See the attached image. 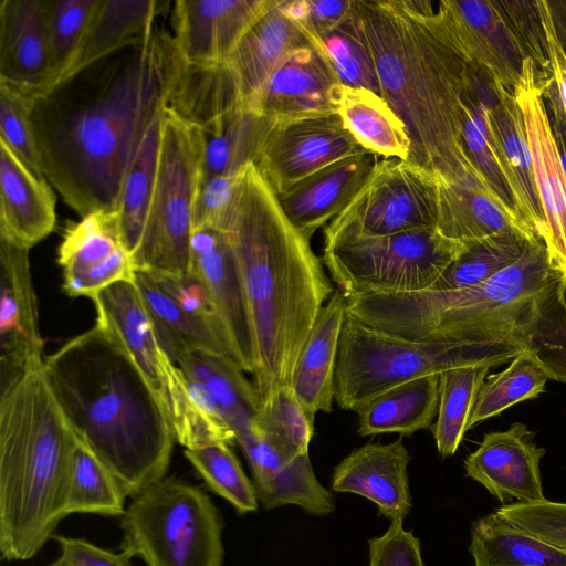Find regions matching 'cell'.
Instances as JSON below:
<instances>
[{"label": "cell", "mask_w": 566, "mask_h": 566, "mask_svg": "<svg viewBox=\"0 0 566 566\" xmlns=\"http://www.w3.org/2000/svg\"><path fill=\"white\" fill-rule=\"evenodd\" d=\"M438 13L469 63L513 92L527 55L497 2L443 0Z\"/></svg>", "instance_id": "18"}, {"label": "cell", "mask_w": 566, "mask_h": 566, "mask_svg": "<svg viewBox=\"0 0 566 566\" xmlns=\"http://www.w3.org/2000/svg\"><path fill=\"white\" fill-rule=\"evenodd\" d=\"M167 6L160 0H97L80 53L64 77L143 36Z\"/></svg>", "instance_id": "35"}, {"label": "cell", "mask_w": 566, "mask_h": 566, "mask_svg": "<svg viewBox=\"0 0 566 566\" xmlns=\"http://www.w3.org/2000/svg\"><path fill=\"white\" fill-rule=\"evenodd\" d=\"M355 8L381 97L406 127L407 161L437 180L488 186L463 140L470 63L432 3L355 0Z\"/></svg>", "instance_id": "2"}, {"label": "cell", "mask_w": 566, "mask_h": 566, "mask_svg": "<svg viewBox=\"0 0 566 566\" xmlns=\"http://www.w3.org/2000/svg\"><path fill=\"white\" fill-rule=\"evenodd\" d=\"M558 295H559V300L563 304V307L565 310V313H566V279H562L560 283H559V286H558Z\"/></svg>", "instance_id": "60"}, {"label": "cell", "mask_w": 566, "mask_h": 566, "mask_svg": "<svg viewBox=\"0 0 566 566\" xmlns=\"http://www.w3.org/2000/svg\"><path fill=\"white\" fill-rule=\"evenodd\" d=\"M164 111L147 130L120 186L118 223L123 243L132 256L138 247L155 187Z\"/></svg>", "instance_id": "38"}, {"label": "cell", "mask_w": 566, "mask_h": 566, "mask_svg": "<svg viewBox=\"0 0 566 566\" xmlns=\"http://www.w3.org/2000/svg\"><path fill=\"white\" fill-rule=\"evenodd\" d=\"M243 171L198 182L192 216L193 230L201 228H213L224 232L229 230Z\"/></svg>", "instance_id": "52"}, {"label": "cell", "mask_w": 566, "mask_h": 566, "mask_svg": "<svg viewBox=\"0 0 566 566\" xmlns=\"http://www.w3.org/2000/svg\"><path fill=\"white\" fill-rule=\"evenodd\" d=\"M227 233L250 310L253 384L263 401L276 388L291 387L300 353L335 289L311 241L286 218L253 163L243 171Z\"/></svg>", "instance_id": "3"}, {"label": "cell", "mask_w": 566, "mask_h": 566, "mask_svg": "<svg viewBox=\"0 0 566 566\" xmlns=\"http://www.w3.org/2000/svg\"><path fill=\"white\" fill-rule=\"evenodd\" d=\"M527 346L515 343H439L408 339L346 312L334 378L339 408L357 412L388 389L409 380L469 366L510 363Z\"/></svg>", "instance_id": "7"}, {"label": "cell", "mask_w": 566, "mask_h": 566, "mask_svg": "<svg viewBox=\"0 0 566 566\" xmlns=\"http://www.w3.org/2000/svg\"><path fill=\"white\" fill-rule=\"evenodd\" d=\"M190 272L197 274L212 298L232 359L254 375L256 346L238 261L228 233L213 228L193 230Z\"/></svg>", "instance_id": "14"}, {"label": "cell", "mask_w": 566, "mask_h": 566, "mask_svg": "<svg viewBox=\"0 0 566 566\" xmlns=\"http://www.w3.org/2000/svg\"><path fill=\"white\" fill-rule=\"evenodd\" d=\"M92 301L95 325L125 349L165 408L169 373L175 363L163 350L134 282L114 283Z\"/></svg>", "instance_id": "22"}, {"label": "cell", "mask_w": 566, "mask_h": 566, "mask_svg": "<svg viewBox=\"0 0 566 566\" xmlns=\"http://www.w3.org/2000/svg\"><path fill=\"white\" fill-rule=\"evenodd\" d=\"M558 43L566 54V0L546 1Z\"/></svg>", "instance_id": "59"}, {"label": "cell", "mask_w": 566, "mask_h": 566, "mask_svg": "<svg viewBox=\"0 0 566 566\" xmlns=\"http://www.w3.org/2000/svg\"><path fill=\"white\" fill-rule=\"evenodd\" d=\"M440 374L419 377L388 389L358 411L359 436L397 432L401 437L431 429L438 415Z\"/></svg>", "instance_id": "30"}, {"label": "cell", "mask_w": 566, "mask_h": 566, "mask_svg": "<svg viewBox=\"0 0 566 566\" xmlns=\"http://www.w3.org/2000/svg\"><path fill=\"white\" fill-rule=\"evenodd\" d=\"M547 109L552 133L557 147L559 160L566 176V116L558 99L556 88L549 77L539 84Z\"/></svg>", "instance_id": "58"}, {"label": "cell", "mask_w": 566, "mask_h": 566, "mask_svg": "<svg viewBox=\"0 0 566 566\" xmlns=\"http://www.w3.org/2000/svg\"><path fill=\"white\" fill-rule=\"evenodd\" d=\"M200 148L193 126L170 107L163 114L151 201L133 261L136 271L157 275L190 272L193 205Z\"/></svg>", "instance_id": "10"}, {"label": "cell", "mask_w": 566, "mask_h": 566, "mask_svg": "<svg viewBox=\"0 0 566 566\" xmlns=\"http://www.w3.org/2000/svg\"><path fill=\"white\" fill-rule=\"evenodd\" d=\"M463 140L468 156L490 189L525 222L522 199L494 136L490 111L479 104L470 91L467 95Z\"/></svg>", "instance_id": "39"}, {"label": "cell", "mask_w": 566, "mask_h": 566, "mask_svg": "<svg viewBox=\"0 0 566 566\" xmlns=\"http://www.w3.org/2000/svg\"><path fill=\"white\" fill-rule=\"evenodd\" d=\"M346 314L345 296L335 290L319 310L297 358L291 387L308 416L332 412L339 338Z\"/></svg>", "instance_id": "28"}, {"label": "cell", "mask_w": 566, "mask_h": 566, "mask_svg": "<svg viewBox=\"0 0 566 566\" xmlns=\"http://www.w3.org/2000/svg\"><path fill=\"white\" fill-rule=\"evenodd\" d=\"M469 551L475 566H566V549L524 532L496 511L473 522Z\"/></svg>", "instance_id": "36"}, {"label": "cell", "mask_w": 566, "mask_h": 566, "mask_svg": "<svg viewBox=\"0 0 566 566\" xmlns=\"http://www.w3.org/2000/svg\"><path fill=\"white\" fill-rule=\"evenodd\" d=\"M184 65L171 34L156 23L28 96L43 176L81 217L117 211L124 176Z\"/></svg>", "instance_id": "1"}, {"label": "cell", "mask_w": 566, "mask_h": 566, "mask_svg": "<svg viewBox=\"0 0 566 566\" xmlns=\"http://www.w3.org/2000/svg\"><path fill=\"white\" fill-rule=\"evenodd\" d=\"M282 8L319 50L321 39L348 15L353 0H282Z\"/></svg>", "instance_id": "54"}, {"label": "cell", "mask_w": 566, "mask_h": 566, "mask_svg": "<svg viewBox=\"0 0 566 566\" xmlns=\"http://www.w3.org/2000/svg\"><path fill=\"white\" fill-rule=\"evenodd\" d=\"M438 182L417 165L378 160L352 202L324 228V239L437 229Z\"/></svg>", "instance_id": "11"}, {"label": "cell", "mask_w": 566, "mask_h": 566, "mask_svg": "<svg viewBox=\"0 0 566 566\" xmlns=\"http://www.w3.org/2000/svg\"><path fill=\"white\" fill-rule=\"evenodd\" d=\"M229 446L218 442L197 449H185L184 454L207 485L239 513L254 512L259 505L254 484L245 475Z\"/></svg>", "instance_id": "47"}, {"label": "cell", "mask_w": 566, "mask_h": 566, "mask_svg": "<svg viewBox=\"0 0 566 566\" xmlns=\"http://www.w3.org/2000/svg\"><path fill=\"white\" fill-rule=\"evenodd\" d=\"M63 291L91 300L109 285L134 282L135 265L123 243L117 211H97L69 223L57 249Z\"/></svg>", "instance_id": "15"}, {"label": "cell", "mask_w": 566, "mask_h": 566, "mask_svg": "<svg viewBox=\"0 0 566 566\" xmlns=\"http://www.w3.org/2000/svg\"><path fill=\"white\" fill-rule=\"evenodd\" d=\"M96 4L97 0H46L48 40L52 69V82L49 87L61 81L73 66Z\"/></svg>", "instance_id": "48"}, {"label": "cell", "mask_w": 566, "mask_h": 566, "mask_svg": "<svg viewBox=\"0 0 566 566\" xmlns=\"http://www.w3.org/2000/svg\"><path fill=\"white\" fill-rule=\"evenodd\" d=\"M252 429L286 460L308 453L312 419L292 387H279L263 399Z\"/></svg>", "instance_id": "43"}, {"label": "cell", "mask_w": 566, "mask_h": 566, "mask_svg": "<svg viewBox=\"0 0 566 566\" xmlns=\"http://www.w3.org/2000/svg\"><path fill=\"white\" fill-rule=\"evenodd\" d=\"M333 103L335 114L365 149L384 158L408 160L410 140L406 127L380 95L338 84Z\"/></svg>", "instance_id": "31"}, {"label": "cell", "mask_w": 566, "mask_h": 566, "mask_svg": "<svg viewBox=\"0 0 566 566\" xmlns=\"http://www.w3.org/2000/svg\"><path fill=\"white\" fill-rule=\"evenodd\" d=\"M176 365L187 377L208 388L235 437L252 428L262 398L231 357L189 352L181 355Z\"/></svg>", "instance_id": "32"}, {"label": "cell", "mask_w": 566, "mask_h": 566, "mask_svg": "<svg viewBox=\"0 0 566 566\" xmlns=\"http://www.w3.org/2000/svg\"><path fill=\"white\" fill-rule=\"evenodd\" d=\"M513 95L523 114L544 217L542 240L548 262L566 279V176L560 165L534 63L526 57Z\"/></svg>", "instance_id": "13"}, {"label": "cell", "mask_w": 566, "mask_h": 566, "mask_svg": "<svg viewBox=\"0 0 566 566\" xmlns=\"http://www.w3.org/2000/svg\"><path fill=\"white\" fill-rule=\"evenodd\" d=\"M306 46H314L307 34L283 10L282 0H272L226 62L243 104L250 103L285 56Z\"/></svg>", "instance_id": "26"}, {"label": "cell", "mask_w": 566, "mask_h": 566, "mask_svg": "<svg viewBox=\"0 0 566 566\" xmlns=\"http://www.w3.org/2000/svg\"><path fill=\"white\" fill-rule=\"evenodd\" d=\"M340 84L369 90L378 95L380 87L370 49L355 8L319 42Z\"/></svg>", "instance_id": "45"}, {"label": "cell", "mask_w": 566, "mask_h": 566, "mask_svg": "<svg viewBox=\"0 0 566 566\" xmlns=\"http://www.w3.org/2000/svg\"><path fill=\"white\" fill-rule=\"evenodd\" d=\"M126 493L106 465L76 439L66 515L74 513L122 516Z\"/></svg>", "instance_id": "42"}, {"label": "cell", "mask_w": 566, "mask_h": 566, "mask_svg": "<svg viewBox=\"0 0 566 566\" xmlns=\"http://www.w3.org/2000/svg\"><path fill=\"white\" fill-rule=\"evenodd\" d=\"M378 161L371 151L354 154L318 169L276 195L290 222L308 241L355 198Z\"/></svg>", "instance_id": "21"}, {"label": "cell", "mask_w": 566, "mask_h": 566, "mask_svg": "<svg viewBox=\"0 0 566 566\" xmlns=\"http://www.w3.org/2000/svg\"><path fill=\"white\" fill-rule=\"evenodd\" d=\"M0 388L42 366L39 326L29 249L0 238Z\"/></svg>", "instance_id": "16"}, {"label": "cell", "mask_w": 566, "mask_h": 566, "mask_svg": "<svg viewBox=\"0 0 566 566\" xmlns=\"http://www.w3.org/2000/svg\"><path fill=\"white\" fill-rule=\"evenodd\" d=\"M560 281L541 306L528 349L543 363L549 379L566 384V313L558 295Z\"/></svg>", "instance_id": "49"}, {"label": "cell", "mask_w": 566, "mask_h": 566, "mask_svg": "<svg viewBox=\"0 0 566 566\" xmlns=\"http://www.w3.org/2000/svg\"><path fill=\"white\" fill-rule=\"evenodd\" d=\"M410 460L401 436L386 444H364L335 467L332 490L364 496L390 521H403L411 509L407 473Z\"/></svg>", "instance_id": "24"}, {"label": "cell", "mask_w": 566, "mask_h": 566, "mask_svg": "<svg viewBox=\"0 0 566 566\" xmlns=\"http://www.w3.org/2000/svg\"><path fill=\"white\" fill-rule=\"evenodd\" d=\"M29 111V97L0 82V142L35 176L44 178Z\"/></svg>", "instance_id": "50"}, {"label": "cell", "mask_w": 566, "mask_h": 566, "mask_svg": "<svg viewBox=\"0 0 566 566\" xmlns=\"http://www.w3.org/2000/svg\"><path fill=\"white\" fill-rule=\"evenodd\" d=\"M338 84L326 55L306 46L285 56L247 106L273 120L335 114Z\"/></svg>", "instance_id": "20"}, {"label": "cell", "mask_w": 566, "mask_h": 566, "mask_svg": "<svg viewBox=\"0 0 566 566\" xmlns=\"http://www.w3.org/2000/svg\"><path fill=\"white\" fill-rule=\"evenodd\" d=\"M510 28L536 70L538 83L551 77L547 41L539 1H496Z\"/></svg>", "instance_id": "51"}, {"label": "cell", "mask_w": 566, "mask_h": 566, "mask_svg": "<svg viewBox=\"0 0 566 566\" xmlns=\"http://www.w3.org/2000/svg\"><path fill=\"white\" fill-rule=\"evenodd\" d=\"M548 379L549 375L536 354L524 349L505 369L485 378L469 420V430L516 403L538 397Z\"/></svg>", "instance_id": "41"}, {"label": "cell", "mask_w": 566, "mask_h": 566, "mask_svg": "<svg viewBox=\"0 0 566 566\" xmlns=\"http://www.w3.org/2000/svg\"><path fill=\"white\" fill-rule=\"evenodd\" d=\"M491 365L455 367L440 374L437 420L431 428L442 458L453 455L469 430V420Z\"/></svg>", "instance_id": "40"}, {"label": "cell", "mask_w": 566, "mask_h": 566, "mask_svg": "<svg viewBox=\"0 0 566 566\" xmlns=\"http://www.w3.org/2000/svg\"><path fill=\"white\" fill-rule=\"evenodd\" d=\"M544 454L545 449L535 444L526 424L515 422L506 430L484 434L479 447L465 458L464 470L503 505L513 500L543 502L547 500L539 469Z\"/></svg>", "instance_id": "19"}, {"label": "cell", "mask_w": 566, "mask_h": 566, "mask_svg": "<svg viewBox=\"0 0 566 566\" xmlns=\"http://www.w3.org/2000/svg\"><path fill=\"white\" fill-rule=\"evenodd\" d=\"M151 275L159 286L187 313L214 331L224 342L229 350L226 335L212 298L205 283L197 274L189 272L182 275Z\"/></svg>", "instance_id": "53"}, {"label": "cell", "mask_w": 566, "mask_h": 566, "mask_svg": "<svg viewBox=\"0 0 566 566\" xmlns=\"http://www.w3.org/2000/svg\"><path fill=\"white\" fill-rule=\"evenodd\" d=\"M253 484L265 509L294 504L315 515H327L335 509L333 495L317 480L308 453Z\"/></svg>", "instance_id": "46"}, {"label": "cell", "mask_w": 566, "mask_h": 566, "mask_svg": "<svg viewBox=\"0 0 566 566\" xmlns=\"http://www.w3.org/2000/svg\"><path fill=\"white\" fill-rule=\"evenodd\" d=\"M0 82L27 96L50 86L46 0L0 2Z\"/></svg>", "instance_id": "23"}, {"label": "cell", "mask_w": 566, "mask_h": 566, "mask_svg": "<svg viewBox=\"0 0 566 566\" xmlns=\"http://www.w3.org/2000/svg\"><path fill=\"white\" fill-rule=\"evenodd\" d=\"M122 552L147 566H221L223 523L200 488L164 478L133 497L120 520Z\"/></svg>", "instance_id": "8"}, {"label": "cell", "mask_w": 566, "mask_h": 566, "mask_svg": "<svg viewBox=\"0 0 566 566\" xmlns=\"http://www.w3.org/2000/svg\"><path fill=\"white\" fill-rule=\"evenodd\" d=\"M366 150L337 114L275 119L253 164L279 195L331 163Z\"/></svg>", "instance_id": "12"}, {"label": "cell", "mask_w": 566, "mask_h": 566, "mask_svg": "<svg viewBox=\"0 0 566 566\" xmlns=\"http://www.w3.org/2000/svg\"><path fill=\"white\" fill-rule=\"evenodd\" d=\"M76 434L43 365L0 388V552L28 560L66 515Z\"/></svg>", "instance_id": "5"}, {"label": "cell", "mask_w": 566, "mask_h": 566, "mask_svg": "<svg viewBox=\"0 0 566 566\" xmlns=\"http://www.w3.org/2000/svg\"><path fill=\"white\" fill-rule=\"evenodd\" d=\"M539 6L547 41L551 78L566 116V54L556 39L546 0H539Z\"/></svg>", "instance_id": "57"}, {"label": "cell", "mask_w": 566, "mask_h": 566, "mask_svg": "<svg viewBox=\"0 0 566 566\" xmlns=\"http://www.w3.org/2000/svg\"><path fill=\"white\" fill-rule=\"evenodd\" d=\"M272 123L273 119L239 104L200 126H193L200 148L199 182L239 174L254 163Z\"/></svg>", "instance_id": "29"}, {"label": "cell", "mask_w": 566, "mask_h": 566, "mask_svg": "<svg viewBox=\"0 0 566 566\" xmlns=\"http://www.w3.org/2000/svg\"><path fill=\"white\" fill-rule=\"evenodd\" d=\"M497 86L500 96L490 111L491 126L520 192L524 220L542 239L544 217L536 191L523 114L513 92L499 83Z\"/></svg>", "instance_id": "37"}, {"label": "cell", "mask_w": 566, "mask_h": 566, "mask_svg": "<svg viewBox=\"0 0 566 566\" xmlns=\"http://www.w3.org/2000/svg\"><path fill=\"white\" fill-rule=\"evenodd\" d=\"M530 242L533 241L516 233L494 234L468 242L465 251L430 289L460 290L480 284L515 263Z\"/></svg>", "instance_id": "44"}, {"label": "cell", "mask_w": 566, "mask_h": 566, "mask_svg": "<svg viewBox=\"0 0 566 566\" xmlns=\"http://www.w3.org/2000/svg\"><path fill=\"white\" fill-rule=\"evenodd\" d=\"M368 545L369 566H424L419 539L403 528V521H391L386 533Z\"/></svg>", "instance_id": "55"}, {"label": "cell", "mask_w": 566, "mask_h": 566, "mask_svg": "<svg viewBox=\"0 0 566 566\" xmlns=\"http://www.w3.org/2000/svg\"><path fill=\"white\" fill-rule=\"evenodd\" d=\"M60 548L57 558L50 566H132L130 557L114 553L76 537L53 535Z\"/></svg>", "instance_id": "56"}, {"label": "cell", "mask_w": 566, "mask_h": 566, "mask_svg": "<svg viewBox=\"0 0 566 566\" xmlns=\"http://www.w3.org/2000/svg\"><path fill=\"white\" fill-rule=\"evenodd\" d=\"M165 408L175 438L185 449L235 442L208 388L187 377L176 364L169 373Z\"/></svg>", "instance_id": "34"}, {"label": "cell", "mask_w": 566, "mask_h": 566, "mask_svg": "<svg viewBox=\"0 0 566 566\" xmlns=\"http://www.w3.org/2000/svg\"><path fill=\"white\" fill-rule=\"evenodd\" d=\"M55 196L0 142V238L31 249L55 228Z\"/></svg>", "instance_id": "25"}, {"label": "cell", "mask_w": 566, "mask_h": 566, "mask_svg": "<svg viewBox=\"0 0 566 566\" xmlns=\"http://www.w3.org/2000/svg\"><path fill=\"white\" fill-rule=\"evenodd\" d=\"M437 182V230L446 238L471 242L494 234L516 233L530 241L542 240L486 185Z\"/></svg>", "instance_id": "27"}, {"label": "cell", "mask_w": 566, "mask_h": 566, "mask_svg": "<svg viewBox=\"0 0 566 566\" xmlns=\"http://www.w3.org/2000/svg\"><path fill=\"white\" fill-rule=\"evenodd\" d=\"M48 384L76 437L134 497L165 478L175 434L125 349L94 325L46 356Z\"/></svg>", "instance_id": "4"}, {"label": "cell", "mask_w": 566, "mask_h": 566, "mask_svg": "<svg viewBox=\"0 0 566 566\" xmlns=\"http://www.w3.org/2000/svg\"><path fill=\"white\" fill-rule=\"evenodd\" d=\"M468 248L437 229L324 239L322 262L344 295L430 289Z\"/></svg>", "instance_id": "9"}, {"label": "cell", "mask_w": 566, "mask_h": 566, "mask_svg": "<svg viewBox=\"0 0 566 566\" xmlns=\"http://www.w3.org/2000/svg\"><path fill=\"white\" fill-rule=\"evenodd\" d=\"M134 284L150 317L163 350L176 364L189 352L230 356L221 337L203 322L187 313L151 274L137 270Z\"/></svg>", "instance_id": "33"}, {"label": "cell", "mask_w": 566, "mask_h": 566, "mask_svg": "<svg viewBox=\"0 0 566 566\" xmlns=\"http://www.w3.org/2000/svg\"><path fill=\"white\" fill-rule=\"evenodd\" d=\"M272 0H177L172 40L182 61L193 67L226 64L250 25Z\"/></svg>", "instance_id": "17"}, {"label": "cell", "mask_w": 566, "mask_h": 566, "mask_svg": "<svg viewBox=\"0 0 566 566\" xmlns=\"http://www.w3.org/2000/svg\"><path fill=\"white\" fill-rule=\"evenodd\" d=\"M562 277L537 240L515 263L473 286L344 296L346 312L355 318L408 339L515 343L528 348L541 306Z\"/></svg>", "instance_id": "6"}]
</instances>
